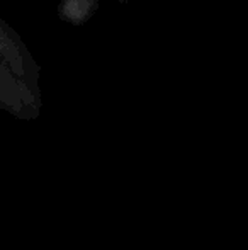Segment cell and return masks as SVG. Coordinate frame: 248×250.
Instances as JSON below:
<instances>
[{"mask_svg":"<svg viewBox=\"0 0 248 250\" xmlns=\"http://www.w3.org/2000/svg\"><path fill=\"white\" fill-rule=\"evenodd\" d=\"M41 70L17 31L0 17V109L17 119H36L43 107Z\"/></svg>","mask_w":248,"mask_h":250,"instance_id":"1","label":"cell"},{"mask_svg":"<svg viewBox=\"0 0 248 250\" xmlns=\"http://www.w3.org/2000/svg\"><path fill=\"white\" fill-rule=\"evenodd\" d=\"M99 3L100 0H60L58 14L65 22L82 26L97 12Z\"/></svg>","mask_w":248,"mask_h":250,"instance_id":"2","label":"cell"}]
</instances>
